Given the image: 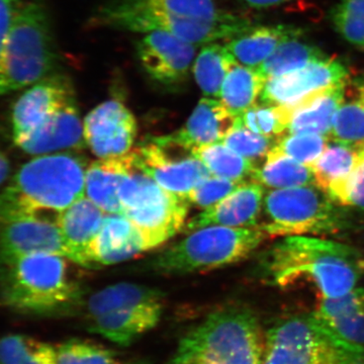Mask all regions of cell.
Returning a JSON list of instances; mask_svg holds the SVG:
<instances>
[{
	"label": "cell",
	"instance_id": "obj_1",
	"mask_svg": "<svg viewBox=\"0 0 364 364\" xmlns=\"http://www.w3.org/2000/svg\"><path fill=\"white\" fill-rule=\"evenodd\" d=\"M270 284L287 289L299 282L313 284L320 298L334 299L358 287L364 274V257L355 248L327 239L284 237L263 258Z\"/></svg>",
	"mask_w": 364,
	"mask_h": 364
},
{
	"label": "cell",
	"instance_id": "obj_2",
	"mask_svg": "<svg viewBox=\"0 0 364 364\" xmlns=\"http://www.w3.org/2000/svg\"><path fill=\"white\" fill-rule=\"evenodd\" d=\"M85 163L68 153L36 156L0 193V226L31 218L57 217L85 196Z\"/></svg>",
	"mask_w": 364,
	"mask_h": 364
},
{
	"label": "cell",
	"instance_id": "obj_3",
	"mask_svg": "<svg viewBox=\"0 0 364 364\" xmlns=\"http://www.w3.org/2000/svg\"><path fill=\"white\" fill-rule=\"evenodd\" d=\"M68 260L51 254L0 259V304L37 317L66 316L82 308V289L72 277Z\"/></svg>",
	"mask_w": 364,
	"mask_h": 364
},
{
	"label": "cell",
	"instance_id": "obj_4",
	"mask_svg": "<svg viewBox=\"0 0 364 364\" xmlns=\"http://www.w3.org/2000/svg\"><path fill=\"white\" fill-rule=\"evenodd\" d=\"M264 347L257 315L246 306H226L189 330L165 364H261Z\"/></svg>",
	"mask_w": 364,
	"mask_h": 364
},
{
	"label": "cell",
	"instance_id": "obj_5",
	"mask_svg": "<svg viewBox=\"0 0 364 364\" xmlns=\"http://www.w3.org/2000/svg\"><path fill=\"white\" fill-rule=\"evenodd\" d=\"M57 52L49 14L40 0L23 1L0 45V97L51 75Z\"/></svg>",
	"mask_w": 364,
	"mask_h": 364
},
{
	"label": "cell",
	"instance_id": "obj_6",
	"mask_svg": "<svg viewBox=\"0 0 364 364\" xmlns=\"http://www.w3.org/2000/svg\"><path fill=\"white\" fill-rule=\"evenodd\" d=\"M82 308L91 333L127 347L159 324L164 294L154 287L121 282L91 294Z\"/></svg>",
	"mask_w": 364,
	"mask_h": 364
},
{
	"label": "cell",
	"instance_id": "obj_7",
	"mask_svg": "<svg viewBox=\"0 0 364 364\" xmlns=\"http://www.w3.org/2000/svg\"><path fill=\"white\" fill-rule=\"evenodd\" d=\"M261 364H364V348L340 336L315 312L298 314L265 331Z\"/></svg>",
	"mask_w": 364,
	"mask_h": 364
},
{
	"label": "cell",
	"instance_id": "obj_8",
	"mask_svg": "<svg viewBox=\"0 0 364 364\" xmlns=\"http://www.w3.org/2000/svg\"><path fill=\"white\" fill-rule=\"evenodd\" d=\"M268 237L259 225L202 228L163 251L150 267L167 275L210 272L246 259Z\"/></svg>",
	"mask_w": 364,
	"mask_h": 364
},
{
	"label": "cell",
	"instance_id": "obj_9",
	"mask_svg": "<svg viewBox=\"0 0 364 364\" xmlns=\"http://www.w3.org/2000/svg\"><path fill=\"white\" fill-rule=\"evenodd\" d=\"M324 191L315 186L272 189L265 193L259 225L269 237L331 235L346 226L339 208Z\"/></svg>",
	"mask_w": 364,
	"mask_h": 364
},
{
	"label": "cell",
	"instance_id": "obj_10",
	"mask_svg": "<svg viewBox=\"0 0 364 364\" xmlns=\"http://www.w3.org/2000/svg\"><path fill=\"white\" fill-rule=\"evenodd\" d=\"M126 215L142 237L145 250L156 248L183 229L189 203L162 188L136 166L119 189Z\"/></svg>",
	"mask_w": 364,
	"mask_h": 364
},
{
	"label": "cell",
	"instance_id": "obj_11",
	"mask_svg": "<svg viewBox=\"0 0 364 364\" xmlns=\"http://www.w3.org/2000/svg\"><path fill=\"white\" fill-rule=\"evenodd\" d=\"M97 25L129 32L163 33L193 45H207L246 32L251 26L246 20L221 23L196 20L126 0H111L95 16Z\"/></svg>",
	"mask_w": 364,
	"mask_h": 364
},
{
	"label": "cell",
	"instance_id": "obj_12",
	"mask_svg": "<svg viewBox=\"0 0 364 364\" xmlns=\"http://www.w3.org/2000/svg\"><path fill=\"white\" fill-rule=\"evenodd\" d=\"M132 155L136 168L186 200L196 186L212 176L193 149L179 142L174 134L148 139L132 150Z\"/></svg>",
	"mask_w": 364,
	"mask_h": 364
},
{
	"label": "cell",
	"instance_id": "obj_13",
	"mask_svg": "<svg viewBox=\"0 0 364 364\" xmlns=\"http://www.w3.org/2000/svg\"><path fill=\"white\" fill-rule=\"evenodd\" d=\"M86 145L98 158L119 157L130 152L136 136V122L119 100L102 102L83 121Z\"/></svg>",
	"mask_w": 364,
	"mask_h": 364
},
{
	"label": "cell",
	"instance_id": "obj_14",
	"mask_svg": "<svg viewBox=\"0 0 364 364\" xmlns=\"http://www.w3.org/2000/svg\"><path fill=\"white\" fill-rule=\"evenodd\" d=\"M347 78L346 67L338 60L326 57L299 70L267 79L260 100L274 107H287Z\"/></svg>",
	"mask_w": 364,
	"mask_h": 364
},
{
	"label": "cell",
	"instance_id": "obj_15",
	"mask_svg": "<svg viewBox=\"0 0 364 364\" xmlns=\"http://www.w3.org/2000/svg\"><path fill=\"white\" fill-rule=\"evenodd\" d=\"M136 55L151 79L162 85H178L193 70L196 45L167 33H145L136 44Z\"/></svg>",
	"mask_w": 364,
	"mask_h": 364
},
{
	"label": "cell",
	"instance_id": "obj_16",
	"mask_svg": "<svg viewBox=\"0 0 364 364\" xmlns=\"http://www.w3.org/2000/svg\"><path fill=\"white\" fill-rule=\"evenodd\" d=\"M73 100V88L64 75L48 76L28 87L16 100L11 112L14 142L39 128Z\"/></svg>",
	"mask_w": 364,
	"mask_h": 364
},
{
	"label": "cell",
	"instance_id": "obj_17",
	"mask_svg": "<svg viewBox=\"0 0 364 364\" xmlns=\"http://www.w3.org/2000/svg\"><path fill=\"white\" fill-rule=\"evenodd\" d=\"M33 254L62 256L75 263L55 220L31 218L0 226V259Z\"/></svg>",
	"mask_w": 364,
	"mask_h": 364
},
{
	"label": "cell",
	"instance_id": "obj_18",
	"mask_svg": "<svg viewBox=\"0 0 364 364\" xmlns=\"http://www.w3.org/2000/svg\"><path fill=\"white\" fill-rule=\"evenodd\" d=\"M264 196V186L256 181H245L221 202L205 208L189 220L183 228V232L191 233L196 230L212 226H258Z\"/></svg>",
	"mask_w": 364,
	"mask_h": 364
},
{
	"label": "cell",
	"instance_id": "obj_19",
	"mask_svg": "<svg viewBox=\"0 0 364 364\" xmlns=\"http://www.w3.org/2000/svg\"><path fill=\"white\" fill-rule=\"evenodd\" d=\"M14 144L23 152L36 156L85 147L83 123H81L75 100Z\"/></svg>",
	"mask_w": 364,
	"mask_h": 364
},
{
	"label": "cell",
	"instance_id": "obj_20",
	"mask_svg": "<svg viewBox=\"0 0 364 364\" xmlns=\"http://www.w3.org/2000/svg\"><path fill=\"white\" fill-rule=\"evenodd\" d=\"M347 80L318 91L301 102L279 107L286 119L287 134H318L329 136L335 114L343 102Z\"/></svg>",
	"mask_w": 364,
	"mask_h": 364
},
{
	"label": "cell",
	"instance_id": "obj_21",
	"mask_svg": "<svg viewBox=\"0 0 364 364\" xmlns=\"http://www.w3.org/2000/svg\"><path fill=\"white\" fill-rule=\"evenodd\" d=\"M142 237L123 214H105L102 228L91 242L87 258L91 268L117 264L145 252Z\"/></svg>",
	"mask_w": 364,
	"mask_h": 364
},
{
	"label": "cell",
	"instance_id": "obj_22",
	"mask_svg": "<svg viewBox=\"0 0 364 364\" xmlns=\"http://www.w3.org/2000/svg\"><path fill=\"white\" fill-rule=\"evenodd\" d=\"M239 124L235 116L218 98L203 97L186 124L174 133L177 140L191 149L224 142Z\"/></svg>",
	"mask_w": 364,
	"mask_h": 364
},
{
	"label": "cell",
	"instance_id": "obj_23",
	"mask_svg": "<svg viewBox=\"0 0 364 364\" xmlns=\"http://www.w3.org/2000/svg\"><path fill=\"white\" fill-rule=\"evenodd\" d=\"M135 167L132 150L119 157L100 158L86 169L85 196L105 214H123L119 189Z\"/></svg>",
	"mask_w": 364,
	"mask_h": 364
},
{
	"label": "cell",
	"instance_id": "obj_24",
	"mask_svg": "<svg viewBox=\"0 0 364 364\" xmlns=\"http://www.w3.org/2000/svg\"><path fill=\"white\" fill-rule=\"evenodd\" d=\"M105 215L95 203L83 196L57 217V225L75 257V264L91 268L88 247L100 232Z\"/></svg>",
	"mask_w": 364,
	"mask_h": 364
},
{
	"label": "cell",
	"instance_id": "obj_25",
	"mask_svg": "<svg viewBox=\"0 0 364 364\" xmlns=\"http://www.w3.org/2000/svg\"><path fill=\"white\" fill-rule=\"evenodd\" d=\"M301 33L299 28L291 26H251L225 45L237 63L258 68L279 45Z\"/></svg>",
	"mask_w": 364,
	"mask_h": 364
},
{
	"label": "cell",
	"instance_id": "obj_26",
	"mask_svg": "<svg viewBox=\"0 0 364 364\" xmlns=\"http://www.w3.org/2000/svg\"><path fill=\"white\" fill-rule=\"evenodd\" d=\"M315 313L340 336L364 348L363 287L339 298H320Z\"/></svg>",
	"mask_w": 364,
	"mask_h": 364
},
{
	"label": "cell",
	"instance_id": "obj_27",
	"mask_svg": "<svg viewBox=\"0 0 364 364\" xmlns=\"http://www.w3.org/2000/svg\"><path fill=\"white\" fill-rule=\"evenodd\" d=\"M267 78L258 68L236 63L227 74L223 82L219 100L235 116L257 104Z\"/></svg>",
	"mask_w": 364,
	"mask_h": 364
},
{
	"label": "cell",
	"instance_id": "obj_28",
	"mask_svg": "<svg viewBox=\"0 0 364 364\" xmlns=\"http://www.w3.org/2000/svg\"><path fill=\"white\" fill-rule=\"evenodd\" d=\"M328 138L333 142H364V80H347L343 102L335 114Z\"/></svg>",
	"mask_w": 364,
	"mask_h": 364
},
{
	"label": "cell",
	"instance_id": "obj_29",
	"mask_svg": "<svg viewBox=\"0 0 364 364\" xmlns=\"http://www.w3.org/2000/svg\"><path fill=\"white\" fill-rule=\"evenodd\" d=\"M236 63L226 45L217 42L203 45V49L196 55L193 72L196 83L205 97L219 100L223 82Z\"/></svg>",
	"mask_w": 364,
	"mask_h": 364
},
{
	"label": "cell",
	"instance_id": "obj_30",
	"mask_svg": "<svg viewBox=\"0 0 364 364\" xmlns=\"http://www.w3.org/2000/svg\"><path fill=\"white\" fill-rule=\"evenodd\" d=\"M358 159V144H328L322 155L310 165L314 186L326 193L332 183L351 173Z\"/></svg>",
	"mask_w": 364,
	"mask_h": 364
},
{
	"label": "cell",
	"instance_id": "obj_31",
	"mask_svg": "<svg viewBox=\"0 0 364 364\" xmlns=\"http://www.w3.org/2000/svg\"><path fill=\"white\" fill-rule=\"evenodd\" d=\"M214 176L235 181H252L257 166L255 162L241 156L224 143L203 146L193 150Z\"/></svg>",
	"mask_w": 364,
	"mask_h": 364
},
{
	"label": "cell",
	"instance_id": "obj_32",
	"mask_svg": "<svg viewBox=\"0 0 364 364\" xmlns=\"http://www.w3.org/2000/svg\"><path fill=\"white\" fill-rule=\"evenodd\" d=\"M267 161L257 167L252 181L272 189H286L313 184L310 166L286 156L267 154Z\"/></svg>",
	"mask_w": 364,
	"mask_h": 364
},
{
	"label": "cell",
	"instance_id": "obj_33",
	"mask_svg": "<svg viewBox=\"0 0 364 364\" xmlns=\"http://www.w3.org/2000/svg\"><path fill=\"white\" fill-rule=\"evenodd\" d=\"M298 38L282 43L272 56L258 67V70L267 80L299 70L313 62L327 57L315 46L301 42Z\"/></svg>",
	"mask_w": 364,
	"mask_h": 364
},
{
	"label": "cell",
	"instance_id": "obj_34",
	"mask_svg": "<svg viewBox=\"0 0 364 364\" xmlns=\"http://www.w3.org/2000/svg\"><path fill=\"white\" fill-rule=\"evenodd\" d=\"M0 364H57L56 346L23 334L0 338Z\"/></svg>",
	"mask_w": 364,
	"mask_h": 364
},
{
	"label": "cell",
	"instance_id": "obj_35",
	"mask_svg": "<svg viewBox=\"0 0 364 364\" xmlns=\"http://www.w3.org/2000/svg\"><path fill=\"white\" fill-rule=\"evenodd\" d=\"M168 13L212 23H238L244 18L223 11L214 0H126Z\"/></svg>",
	"mask_w": 364,
	"mask_h": 364
},
{
	"label": "cell",
	"instance_id": "obj_36",
	"mask_svg": "<svg viewBox=\"0 0 364 364\" xmlns=\"http://www.w3.org/2000/svg\"><path fill=\"white\" fill-rule=\"evenodd\" d=\"M57 364H129L119 354L90 340L73 338L57 345Z\"/></svg>",
	"mask_w": 364,
	"mask_h": 364
},
{
	"label": "cell",
	"instance_id": "obj_37",
	"mask_svg": "<svg viewBox=\"0 0 364 364\" xmlns=\"http://www.w3.org/2000/svg\"><path fill=\"white\" fill-rule=\"evenodd\" d=\"M329 144L327 136L318 134H289L277 139L268 154L286 156L310 166Z\"/></svg>",
	"mask_w": 364,
	"mask_h": 364
},
{
	"label": "cell",
	"instance_id": "obj_38",
	"mask_svg": "<svg viewBox=\"0 0 364 364\" xmlns=\"http://www.w3.org/2000/svg\"><path fill=\"white\" fill-rule=\"evenodd\" d=\"M331 18L342 39L364 50V0H341L332 9Z\"/></svg>",
	"mask_w": 364,
	"mask_h": 364
},
{
	"label": "cell",
	"instance_id": "obj_39",
	"mask_svg": "<svg viewBox=\"0 0 364 364\" xmlns=\"http://www.w3.org/2000/svg\"><path fill=\"white\" fill-rule=\"evenodd\" d=\"M326 195L340 207L364 210V142L358 143V159L351 173L332 183Z\"/></svg>",
	"mask_w": 364,
	"mask_h": 364
},
{
	"label": "cell",
	"instance_id": "obj_40",
	"mask_svg": "<svg viewBox=\"0 0 364 364\" xmlns=\"http://www.w3.org/2000/svg\"><path fill=\"white\" fill-rule=\"evenodd\" d=\"M242 127L258 135L275 139L287 133L286 119L279 107L256 104L239 116Z\"/></svg>",
	"mask_w": 364,
	"mask_h": 364
},
{
	"label": "cell",
	"instance_id": "obj_41",
	"mask_svg": "<svg viewBox=\"0 0 364 364\" xmlns=\"http://www.w3.org/2000/svg\"><path fill=\"white\" fill-rule=\"evenodd\" d=\"M277 139L258 135L239 124L224 140L225 145L241 156L256 162L259 158L267 157Z\"/></svg>",
	"mask_w": 364,
	"mask_h": 364
},
{
	"label": "cell",
	"instance_id": "obj_42",
	"mask_svg": "<svg viewBox=\"0 0 364 364\" xmlns=\"http://www.w3.org/2000/svg\"><path fill=\"white\" fill-rule=\"evenodd\" d=\"M244 182L210 176L189 193L188 202L189 205L205 210L221 202Z\"/></svg>",
	"mask_w": 364,
	"mask_h": 364
},
{
	"label": "cell",
	"instance_id": "obj_43",
	"mask_svg": "<svg viewBox=\"0 0 364 364\" xmlns=\"http://www.w3.org/2000/svg\"><path fill=\"white\" fill-rule=\"evenodd\" d=\"M25 0H0V45L11 18Z\"/></svg>",
	"mask_w": 364,
	"mask_h": 364
},
{
	"label": "cell",
	"instance_id": "obj_44",
	"mask_svg": "<svg viewBox=\"0 0 364 364\" xmlns=\"http://www.w3.org/2000/svg\"><path fill=\"white\" fill-rule=\"evenodd\" d=\"M247 6L254 9H267V7L277 6L279 4H287L293 0H243Z\"/></svg>",
	"mask_w": 364,
	"mask_h": 364
},
{
	"label": "cell",
	"instance_id": "obj_45",
	"mask_svg": "<svg viewBox=\"0 0 364 364\" xmlns=\"http://www.w3.org/2000/svg\"><path fill=\"white\" fill-rule=\"evenodd\" d=\"M9 170H11L9 160L7 159V157L4 153L0 152V186L6 181Z\"/></svg>",
	"mask_w": 364,
	"mask_h": 364
}]
</instances>
